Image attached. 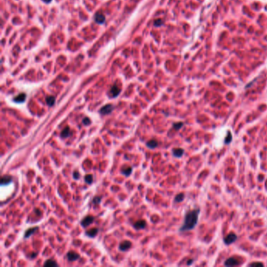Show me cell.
Wrapping results in <instances>:
<instances>
[{
  "label": "cell",
  "mask_w": 267,
  "mask_h": 267,
  "mask_svg": "<svg viewBox=\"0 0 267 267\" xmlns=\"http://www.w3.org/2000/svg\"><path fill=\"white\" fill-rule=\"evenodd\" d=\"M200 213V209H194L188 212L186 216L183 225L180 227V231H187L193 230L198 224V215Z\"/></svg>",
  "instance_id": "obj_1"
},
{
  "label": "cell",
  "mask_w": 267,
  "mask_h": 267,
  "mask_svg": "<svg viewBox=\"0 0 267 267\" xmlns=\"http://www.w3.org/2000/svg\"><path fill=\"white\" fill-rule=\"evenodd\" d=\"M236 239H237V236H236V234H234V233H230L226 237H224L223 240H224L225 244L228 245V244H233V243H234Z\"/></svg>",
  "instance_id": "obj_2"
},
{
  "label": "cell",
  "mask_w": 267,
  "mask_h": 267,
  "mask_svg": "<svg viewBox=\"0 0 267 267\" xmlns=\"http://www.w3.org/2000/svg\"><path fill=\"white\" fill-rule=\"evenodd\" d=\"M112 110H113V106L111 104H106V105L104 106L103 108L100 110V113L103 115H106V114H110Z\"/></svg>",
  "instance_id": "obj_3"
},
{
  "label": "cell",
  "mask_w": 267,
  "mask_h": 267,
  "mask_svg": "<svg viewBox=\"0 0 267 267\" xmlns=\"http://www.w3.org/2000/svg\"><path fill=\"white\" fill-rule=\"evenodd\" d=\"M94 221V217H92V216H88L86 217H85L82 219V221L81 222V225L83 227H86Z\"/></svg>",
  "instance_id": "obj_4"
},
{
  "label": "cell",
  "mask_w": 267,
  "mask_h": 267,
  "mask_svg": "<svg viewBox=\"0 0 267 267\" xmlns=\"http://www.w3.org/2000/svg\"><path fill=\"white\" fill-rule=\"evenodd\" d=\"M239 264H240L239 261L234 257L227 258L226 260V262H225V266H237Z\"/></svg>",
  "instance_id": "obj_5"
},
{
  "label": "cell",
  "mask_w": 267,
  "mask_h": 267,
  "mask_svg": "<svg viewBox=\"0 0 267 267\" xmlns=\"http://www.w3.org/2000/svg\"><path fill=\"white\" fill-rule=\"evenodd\" d=\"M132 246V243L128 241V240H124L123 242H122L120 245H119V249L121 251H127L130 248V247Z\"/></svg>",
  "instance_id": "obj_6"
},
{
  "label": "cell",
  "mask_w": 267,
  "mask_h": 267,
  "mask_svg": "<svg viewBox=\"0 0 267 267\" xmlns=\"http://www.w3.org/2000/svg\"><path fill=\"white\" fill-rule=\"evenodd\" d=\"M67 258L68 260L70 261V262H73V261H75L79 258V254L74 252H69L67 254Z\"/></svg>",
  "instance_id": "obj_7"
},
{
  "label": "cell",
  "mask_w": 267,
  "mask_h": 267,
  "mask_svg": "<svg viewBox=\"0 0 267 267\" xmlns=\"http://www.w3.org/2000/svg\"><path fill=\"white\" fill-rule=\"evenodd\" d=\"M146 222L145 220H143V219H142V220H139L137 222H136L135 224H134V227L136 229H137V230L144 229V227H146Z\"/></svg>",
  "instance_id": "obj_8"
},
{
  "label": "cell",
  "mask_w": 267,
  "mask_h": 267,
  "mask_svg": "<svg viewBox=\"0 0 267 267\" xmlns=\"http://www.w3.org/2000/svg\"><path fill=\"white\" fill-rule=\"evenodd\" d=\"M11 181H12V177L10 176H8V175L3 176L1 178V185L2 186L7 185V184H9V183L11 182Z\"/></svg>",
  "instance_id": "obj_9"
},
{
  "label": "cell",
  "mask_w": 267,
  "mask_h": 267,
  "mask_svg": "<svg viewBox=\"0 0 267 267\" xmlns=\"http://www.w3.org/2000/svg\"><path fill=\"white\" fill-rule=\"evenodd\" d=\"M183 153H184V150L181 149V148H176L172 150L173 155L176 158H181L183 155Z\"/></svg>",
  "instance_id": "obj_10"
},
{
  "label": "cell",
  "mask_w": 267,
  "mask_h": 267,
  "mask_svg": "<svg viewBox=\"0 0 267 267\" xmlns=\"http://www.w3.org/2000/svg\"><path fill=\"white\" fill-rule=\"evenodd\" d=\"M95 20L98 24H103L105 21V16L103 14H96L95 16Z\"/></svg>",
  "instance_id": "obj_11"
},
{
  "label": "cell",
  "mask_w": 267,
  "mask_h": 267,
  "mask_svg": "<svg viewBox=\"0 0 267 267\" xmlns=\"http://www.w3.org/2000/svg\"><path fill=\"white\" fill-rule=\"evenodd\" d=\"M110 95H111V96H113V97H116V96H118V95L120 93V90H119V88H118L117 86H113V87L111 88V90H110Z\"/></svg>",
  "instance_id": "obj_12"
},
{
  "label": "cell",
  "mask_w": 267,
  "mask_h": 267,
  "mask_svg": "<svg viewBox=\"0 0 267 267\" xmlns=\"http://www.w3.org/2000/svg\"><path fill=\"white\" fill-rule=\"evenodd\" d=\"M26 99V94L24 93H20V95H18L17 96H16L14 98V101L16 103H23Z\"/></svg>",
  "instance_id": "obj_13"
},
{
  "label": "cell",
  "mask_w": 267,
  "mask_h": 267,
  "mask_svg": "<svg viewBox=\"0 0 267 267\" xmlns=\"http://www.w3.org/2000/svg\"><path fill=\"white\" fill-rule=\"evenodd\" d=\"M97 233H98L97 228H92V229H90L88 231H86V234L90 237H93L97 234Z\"/></svg>",
  "instance_id": "obj_14"
},
{
  "label": "cell",
  "mask_w": 267,
  "mask_h": 267,
  "mask_svg": "<svg viewBox=\"0 0 267 267\" xmlns=\"http://www.w3.org/2000/svg\"><path fill=\"white\" fill-rule=\"evenodd\" d=\"M146 146L148 147L151 148V149H154V148H155L156 146H158V141L155 140H149L147 142Z\"/></svg>",
  "instance_id": "obj_15"
},
{
  "label": "cell",
  "mask_w": 267,
  "mask_h": 267,
  "mask_svg": "<svg viewBox=\"0 0 267 267\" xmlns=\"http://www.w3.org/2000/svg\"><path fill=\"white\" fill-rule=\"evenodd\" d=\"M70 128L68 126H66L63 129V131L61 132V136L63 138H67L68 136H69V135H70Z\"/></svg>",
  "instance_id": "obj_16"
},
{
  "label": "cell",
  "mask_w": 267,
  "mask_h": 267,
  "mask_svg": "<svg viewBox=\"0 0 267 267\" xmlns=\"http://www.w3.org/2000/svg\"><path fill=\"white\" fill-rule=\"evenodd\" d=\"M38 230V228L37 227H34V228H32V229H29V230H27V232L25 233V234H24V237H26V238H28V237H29V236H30L32 234H34V232H35V231H36Z\"/></svg>",
  "instance_id": "obj_17"
},
{
  "label": "cell",
  "mask_w": 267,
  "mask_h": 267,
  "mask_svg": "<svg viewBox=\"0 0 267 267\" xmlns=\"http://www.w3.org/2000/svg\"><path fill=\"white\" fill-rule=\"evenodd\" d=\"M46 103L49 106H52L55 103V98L53 96H47L46 97Z\"/></svg>",
  "instance_id": "obj_18"
},
{
  "label": "cell",
  "mask_w": 267,
  "mask_h": 267,
  "mask_svg": "<svg viewBox=\"0 0 267 267\" xmlns=\"http://www.w3.org/2000/svg\"><path fill=\"white\" fill-rule=\"evenodd\" d=\"M44 266H57L58 265L55 261H53L52 259H49L45 262Z\"/></svg>",
  "instance_id": "obj_19"
},
{
  "label": "cell",
  "mask_w": 267,
  "mask_h": 267,
  "mask_svg": "<svg viewBox=\"0 0 267 267\" xmlns=\"http://www.w3.org/2000/svg\"><path fill=\"white\" fill-rule=\"evenodd\" d=\"M183 200H184V194L182 193H180L178 195H176L175 198V201H176V202H181Z\"/></svg>",
  "instance_id": "obj_20"
},
{
  "label": "cell",
  "mask_w": 267,
  "mask_h": 267,
  "mask_svg": "<svg viewBox=\"0 0 267 267\" xmlns=\"http://www.w3.org/2000/svg\"><path fill=\"white\" fill-rule=\"evenodd\" d=\"M231 141H232V134L230 132H228L226 137L225 139V144H229Z\"/></svg>",
  "instance_id": "obj_21"
},
{
  "label": "cell",
  "mask_w": 267,
  "mask_h": 267,
  "mask_svg": "<svg viewBox=\"0 0 267 267\" xmlns=\"http://www.w3.org/2000/svg\"><path fill=\"white\" fill-rule=\"evenodd\" d=\"M132 171V168H124V169H122V172L124 175H126V176H128L130 174H131Z\"/></svg>",
  "instance_id": "obj_22"
},
{
  "label": "cell",
  "mask_w": 267,
  "mask_h": 267,
  "mask_svg": "<svg viewBox=\"0 0 267 267\" xmlns=\"http://www.w3.org/2000/svg\"><path fill=\"white\" fill-rule=\"evenodd\" d=\"M85 180H86V182L87 183H88V184H91V183L92 182V180H93L92 176V175H87V176H86Z\"/></svg>",
  "instance_id": "obj_23"
},
{
  "label": "cell",
  "mask_w": 267,
  "mask_h": 267,
  "mask_svg": "<svg viewBox=\"0 0 267 267\" xmlns=\"http://www.w3.org/2000/svg\"><path fill=\"white\" fill-rule=\"evenodd\" d=\"M182 126H183L182 122H176V123L173 124V128L176 130H179V129H180V128L182 127Z\"/></svg>",
  "instance_id": "obj_24"
},
{
  "label": "cell",
  "mask_w": 267,
  "mask_h": 267,
  "mask_svg": "<svg viewBox=\"0 0 267 267\" xmlns=\"http://www.w3.org/2000/svg\"><path fill=\"white\" fill-rule=\"evenodd\" d=\"M82 122H83V124H85V126H88V124H90L91 123V121H90V119L88 118H85L84 119H83Z\"/></svg>",
  "instance_id": "obj_25"
},
{
  "label": "cell",
  "mask_w": 267,
  "mask_h": 267,
  "mask_svg": "<svg viewBox=\"0 0 267 267\" xmlns=\"http://www.w3.org/2000/svg\"><path fill=\"white\" fill-rule=\"evenodd\" d=\"M100 201H101V198H100V197H95L94 199H93V203L95 204H99Z\"/></svg>",
  "instance_id": "obj_26"
},
{
  "label": "cell",
  "mask_w": 267,
  "mask_h": 267,
  "mask_svg": "<svg viewBox=\"0 0 267 267\" xmlns=\"http://www.w3.org/2000/svg\"><path fill=\"white\" fill-rule=\"evenodd\" d=\"M162 23H163V21L161 19H158L157 20L154 21V25H155V26H160L161 24H162Z\"/></svg>",
  "instance_id": "obj_27"
},
{
  "label": "cell",
  "mask_w": 267,
  "mask_h": 267,
  "mask_svg": "<svg viewBox=\"0 0 267 267\" xmlns=\"http://www.w3.org/2000/svg\"><path fill=\"white\" fill-rule=\"evenodd\" d=\"M249 266H263V264L261 263V262H253V263H251Z\"/></svg>",
  "instance_id": "obj_28"
},
{
  "label": "cell",
  "mask_w": 267,
  "mask_h": 267,
  "mask_svg": "<svg viewBox=\"0 0 267 267\" xmlns=\"http://www.w3.org/2000/svg\"><path fill=\"white\" fill-rule=\"evenodd\" d=\"M73 177H74V179H75V180L79 179V177H80L79 173L78 172H74V174H73Z\"/></svg>",
  "instance_id": "obj_29"
},
{
  "label": "cell",
  "mask_w": 267,
  "mask_h": 267,
  "mask_svg": "<svg viewBox=\"0 0 267 267\" xmlns=\"http://www.w3.org/2000/svg\"><path fill=\"white\" fill-rule=\"evenodd\" d=\"M192 262H193V260H190V262H188L187 265H190V264H191Z\"/></svg>",
  "instance_id": "obj_30"
},
{
  "label": "cell",
  "mask_w": 267,
  "mask_h": 267,
  "mask_svg": "<svg viewBox=\"0 0 267 267\" xmlns=\"http://www.w3.org/2000/svg\"><path fill=\"white\" fill-rule=\"evenodd\" d=\"M43 1H44V2H46V3H48V2H50L51 1V0H43Z\"/></svg>",
  "instance_id": "obj_31"
}]
</instances>
